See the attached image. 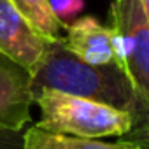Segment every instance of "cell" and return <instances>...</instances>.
<instances>
[{
	"label": "cell",
	"instance_id": "6da1fadb",
	"mask_svg": "<svg viewBox=\"0 0 149 149\" xmlns=\"http://www.w3.org/2000/svg\"><path fill=\"white\" fill-rule=\"evenodd\" d=\"M51 88L81 98L95 100L132 114L140 123L149 107L142 102L126 74L114 63L91 65L68 51L63 37L49 40L40 63L32 74V90Z\"/></svg>",
	"mask_w": 149,
	"mask_h": 149
},
{
	"label": "cell",
	"instance_id": "7a4b0ae2",
	"mask_svg": "<svg viewBox=\"0 0 149 149\" xmlns=\"http://www.w3.org/2000/svg\"><path fill=\"white\" fill-rule=\"evenodd\" d=\"M33 104L40 109L37 126L49 132L102 139L128 135L137 126L135 118L125 111L51 88L33 91Z\"/></svg>",
	"mask_w": 149,
	"mask_h": 149
},
{
	"label": "cell",
	"instance_id": "3957f363",
	"mask_svg": "<svg viewBox=\"0 0 149 149\" xmlns=\"http://www.w3.org/2000/svg\"><path fill=\"white\" fill-rule=\"evenodd\" d=\"M109 25L123 28L133 44L128 76L142 102L149 107V21L140 0H112Z\"/></svg>",
	"mask_w": 149,
	"mask_h": 149
},
{
	"label": "cell",
	"instance_id": "277c9868",
	"mask_svg": "<svg viewBox=\"0 0 149 149\" xmlns=\"http://www.w3.org/2000/svg\"><path fill=\"white\" fill-rule=\"evenodd\" d=\"M32 104V74L0 51V128L25 130Z\"/></svg>",
	"mask_w": 149,
	"mask_h": 149
},
{
	"label": "cell",
	"instance_id": "5b68a950",
	"mask_svg": "<svg viewBox=\"0 0 149 149\" xmlns=\"http://www.w3.org/2000/svg\"><path fill=\"white\" fill-rule=\"evenodd\" d=\"M47 42L28 25L11 0H0V51L4 54L33 74Z\"/></svg>",
	"mask_w": 149,
	"mask_h": 149
},
{
	"label": "cell",
	"instance_id": "8992f818",
	"mask_svg": "<svg viewBox=\"0 0 149 149\" xmlns=\"http://www.w3.org/2000/svg\"><path fill=\"white\" fill-rule=\"evenodd\" d=\"M63 44L68 51L91 65H105L112 61L111 30L95 16H83L65 26Z\"/></svg>",
	"mask_w": 149,
	"mask_h": 149
},
{
	"label": "cell",
	"instance_id": "52a82bcc",
	"mask_svg": "<svg viewBox=\"0 0 149 149\" xmlns=\"http://www.w3.org/2000/svg\"><path fill=\"white\" fill-rule=\"evenodd\" d=\"M23 149H144V144L140 139L104 142L100 139L49 132L33 125L23 130Z\"/></svg>",
	"mask_w": 149,
	"mask_h": 149
},
{
	"label": "cell",
	"instance_id": "ba28073f",
	"mask_svg": "<svg viewBox=\"0 0 149 149\" xmlns=\"http://www.w3.org/2000/svg\"><path fill=\"white\" fill-rule=\"evenodd\" d=\"M18 13L28 21V25L46 40L61 39V28H65L54 16L49 0H11Z\"/></svg>",
	"mask_w": 149,
	"mask_h": 149
},
{
	"label": "cell",
	"instance_id": "9c48e42d",
	"mask_svg": "<svg viewBox=\"0 0 149 149\" xmlns=\"http://www.w3.org/2000/svg\"><path fill=\"white\" fill-rule=\"evenodd\" d=\"M54 16L60 19L63 26L70 25L74 19H77L81 11L84 9V0H49Z\"/></svg>",
	"mask_w": 149,
	"mask_h": 149
},
{
	"label": "cell",
	"instance_id": "30bf717a",
	"mask_svg": "<svg viewBox=\"0 0 149 149\" xmlns=\"http://www.w3.org/2000/svg\"><path fill=\"white\" fill-rule=\"evenodd\" d=\"M0 149H23V130L0 128Z\"/></svg>",
	"mask_w": 149,
	"mask_h": 149
},
{
	"label": "cell",
	"instance_id": "8fae6325",
	"mask_svg": "<svg viewBox=\"0 0 149 149\" xmlns=\"http://www.w3.org/2000/svg\"><path fill=\"white\" fill-rule=\"evenodd\" d=\"M140 4H142V7H144V13H146L147 21H149V0H140Z\"/></svg>",
	"mask_w": 149,
	"mask_h": 149
},
{
	"label": "cell",
	"instance_id": "7c38bea8",
	"mask_svg": "<svg viewBox=\"0 0 149 149\" xmlns=\"http://www.w3.org/2000/svg\"><path fill=\"white\" fill-rule=\"evenodd\" d=\"M146 137H147V144H149V112H147V123H146Z\"/></svg>",
	"mask_w": 149,
	"mask_h": 149
}]
</instances>
